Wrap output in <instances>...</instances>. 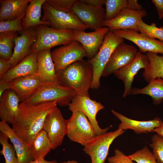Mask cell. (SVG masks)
Wrapping results in <instances>:
<instances>
[{
	"mask_svg": "<svg viewBox=\"0 0 163 163\" xmlns=\"http://www.w3.org/2000/svg\"><path fill=\"white\" fill-rule=\"evenodd\" d=\"M149 64V60L146 54L138 52L131 62L113 73L115 76L122 80L124 84L123 98L132 94L134 77L140 70L147 68Z\"/></svg>",
	"mask_w": 163,
	"mask_h": 163,
	"instance_id": "16",
	"label": "cell"
},
{
	"mask_svg": "<svg viewBox=\"0 0 163 163\" xmlns=\"http://www.w3.org/2000/svg\"><path fill=\"white\" fill-rule=\"evenodd\" d=\"M67 120V135L72 141L85 146L95 137V131L87 117L82 112H72Z\"/></svg>",
	"mask_w": 163,
	"mask_h": 163,
	"instance_id": "7",
	"label": "cell"
},
{
	"mask_svg": "<svg viewBox=\"0 0 163 163\" xmlns=\"http://www.w3.org/2000/svg\"><path fill=\"white\" fill-rule=\"evenodd\" d=\"M8 139L5 134L0 132V143L2 147L0 153L4 156L5 163H18L14 148L12 144L8 142Z\"/></svg>",
	"mask_w": 163,
	"mask_h": 163,
	"instance_id": "32",
	"label": "cell"
},
{
	"mask_svg": "<svg viewBox=\"0 0 163 163\" xmlns=\"http://www.w3.org/2000/svg\"><path fill=\"white\" fill-rule=\"evenodd\" d=\"M128 8L136 10L142 9V6L138 2L137 0H128Z\"/></svg>",
	"mask_w": 163,
	"mask_h": 163,
	"instance_id": "42",
	"label": "cell"
},
{
	"mask_svg": "<svg viewBox=\"0 0 163 163\" xmlns=\"http://www.w3.org/2000/svg\"><path fill=\"white\" fill-rule=\"evenodd\" d=\"M25 12L17 18L5 21H0V33L10 32H20L25 31L21 24L22 20Z\"/></svg>",
	"mask_w": 163,
	"mask_h": 163,
	"instance_id": "35",
	"label": "cell"
},
{
	"mask_svg": "<svg viewBox=\"0 0 163 163\" xmlns=\"http://www.w3.org/2000/svg\"><path fill=\"white\" fill-rule=\"evenodd\" d=\"M128 156L131 160L137 163H159L153 153L146 146Z\"/></svg>",
	"mask_w": 163,
	"mask_h": 163,
	"instance_id": "34",
	"label": "cell"
},
{
	"mask_svg": "<svg viewBox=\"0 0 163 163\" xmlns=\"http://www.w3.org/2000/svg\"><path fill=\"white\" fill-rule=\"evenodd\" d=\"M0 131L12 143L15 151L18 163H29L34 160L30 146L11 128L7 123L0 121Z\"/></svg>",
	"mask_w": 163,
	"mask_h": 163,
	"instance_id": "20",
	"label": "cell"
},
{
	"mask_svg": "<svg viewBox=\"0 0 163 163\" xmlns=\"http://www.w3.org/2000/svg\"><path fill=\"white\" fill-rule=\"evenodd\" d=\"M31 0H0V21L15 19L25 12Z\"/></svg>",
	"mask_w": 163,
	"mask_h": 163,
	"instance_id": "26",
	"label": "cell"
},
{
	"mask_svg": "<svg viewBox=\"0 0 163 163\" xmlns=\"http://www.w3.org/2000/svg\"><path fill=\"white\" fill-rule=\"evenodd\" d=\"M56 72L63 69L71 64L87 57L82 45L74 40L70 44L55 49L51 52Z\"/></svg>",
	"mask_w": 163,
	"mask_h": 163,
	"instance_id": "11",
	"label": "cell"
},
{
	"mask_svg": "<svg viewBox=\"0 0 163 163\" xmlns=\"http://www.w3.org/2000/svg\"><path fill=\"white\" fill-rule=\"evenodd\" d=\"M106 0H79L88 5L95 7H102L105 5Z\"/></svg>",
	"mask_w": 163,
	"mask_h": 163,
	"instance_id": "41",
	"label": "cell"
},
{
	"mask_svg": "<svg viewBox=\"0 0 163 163\" xmlns=\"http://www.w3.org/2000/svg\"><path fill=\"white\" fill-rule=\"evenodd\" d=\"M138 52L136 48L132 45L124 42L119 44L113 52L102 76H109L130 63L135 59Z\"/></svg>",
	"mask_w": 163,
	"mask_h": 163,
	"instance_id": "12",
	"label": "cell"
},
{
	"mask_svg": "<svg viewBox=\"0 0 163 163\" xmlns=\"http://www.w3.org/2000/svg\"><path fill=\"white\" fill-rule=\"evenodd\" d=\"M139 32L153 39H157L163 41V26L158 27L155 23L150 25L145 23L141 19L138 25Z\"/></svg>",
	"mask_w": 163,
	"mask_h": 163,
	"instance_id": "33",
	"label": "cell"
},
{
	"mask_svg": "<svg viewBox=\"0 0 163 163\" xmlns=\"http://www.w3.org/2000/svg\"><path fill=\"white\" fill-rule=\"evenodd\" d=\"M34 28L37 38L31 46L32 52L37 53L56 46L66 45L74 40V30L56 29L45 24L38 25Z\"/></svg>",
	"mask_w": 163,
	"mask_h": 163,
	"instance_id": "4",
	"label": "cell"
},
{
	"mask_svg": "<svg viewBox=\"0 0 163 163\" xmlns=\"http://www.w3.org/2000/svg\"><path fill=\"white\" fill-rule=\"evenodd\" d=\"M109 31V29L106 27L90 32L74 30V40L78 41L82 45L86 52L88 60L90 59L98 52L106 35Z\"/></svg>",
	"mask_w": 163,
	"mask_h": 163,
	"instance_id": "17",
	"label": "cell"
},
{
	"mask_svg": "<svg viewBox=\"0 0 163 163\" xmlns=\"http://www.w3.org/2000/svg\"><path fill=\"white\" fill-rule=\"evenodd\" d=\"M21 33L20 35L15 37L13 40L14 44V51L8 61L11 68L32 53L31 46L37 39V35L34 27Z\"/></svg>",
	"mask_w": 163,
	"mask_h": 163,
	"instance_id": "18",
	"label": "cell"
},
{
	"mask_svg": "<svg viewBox=\"0 0 163 163\" xmlns=\"http://www.w3.org/2000/svg\"><path fill=\"white\" fill-rule=\"evenodd\" d=\"M9 83L10 89L14 91L21 102L29 99L44 83L37 74L19 77Z\"/></svg>",
	"mask_w": 163,
	"mask_h": 163,
	"instance_id": "19",
	"label": "cell"
},
{
	"mask_svg": "<svg viewBox=\"0 0 163 163\" xmlns=\"http://www.w3.org/2000/svg\"><path fill=\"white\" fill-rule=\"evenodd\" d=\"M111 111L121 122L118 126V129L124 130L131 129L137 134L152 132L154 129L160 126L163 122L158 117L146 121L136 120L127 117L113 110H111Z\"/></svg>",
	"mask_w": 163,
	"mask_h": 163,
	"instance_id": "22",
	"label": "cell"
},
{
	"mask_svg": "<svg viewBox=\"0 0 163 163\" xmlns=\"http://www.w3.org/2000/svg\"><path fill=\"white\" fill-rule=\"evenodd\" d=\"M37 53L32 52L0 77V81L10 82L21 77L37 74Z\"/></svg>",
	"mask_w": 163,
	"mask_h": 163,
	"instance_id": "21",
	"label": "cell"
},
{
	"mask_svg": "<svg viewBox=\"0 0 163 163\" xmlns=\"http://www.w3.org/2000/svg\"><path fill=\"white\" fill-rule=\"evenodd\" d=\"M152 132L156 133L157 134L163 138V122L160 126L154 129Z\"/></svg>",
	"mask_w": 163,
	"mask_h": 163,
	"instance_id": "45",
	"label": "cell"
},
{
	"mask_svg": "<svg viewBox=\"0 0 163 163\" xmlns=\"http://www.w3.org/2000/svg\"><path fill=\"white\" fill-rule=\"evenodd\" d=\"M117 36L131 41L142 53H153L163 55V41L150 38L143 34L131 29L120 30L112 31Z\"/></svg>",
	"mask_w": 163,
	"mask_h": 163,
	"instance_id": "14",
	"label": "cell"
},
{
	"mask_svg": "<svg viewBox=\"0 0 163 163\" xmlns=\"http://www.w3.org/2000/svg\"><path fill=\"white\" fill-rule=\"evenodd\" d=\"M56 101L37 105L20 103L12 128L29 146L43 129L47 115L57 106Z\"/></svg>",
	"mask_w": 163,
	"mask_h": 163,
	"instance_id": "1",
	"label": "cell"
},
{
	"mask_svg": "<svg viewBox=\"0 0 163 163\" xmlns=\"http://www.w3.org/2000/svg\"><path fill=\"white\" fill-rule=\"evenodd\" d=\"M124 131L118 128L114 131L97 136L84 146L83 150L90 157L91 163H105L110 145Z\"/></svg>",
	"mask_w": 163,
	"mask_h": 163,
	"instance_id": "8",
	"label": "cell"
},
{
	"mask_svg": "<svg viewBox=\"0 0 163 163\" xmlns=\"http://www.w3.org/2000/svg\"><path fill=\"white\" fill-rule=\"evenodd\" d=\"M149 64L144 69L142 76L145 80L149 83L154 79L161 78L163 79V55L148 52L146 53Z\"/></svg>",
	"mask_w": 163,
	"mask_h": 163,
	"instance_id": "27",
	"label": "cell"
},
{
	"mask_svg": "<svg viewBox=\"0 0 163 163\" xmlns=\"http://www.w3.org/2000/svg\"><path fill=\"white\" fill-rule=\"evenodd\" d=\"M46 1L57 10L68 13H73V8L78 0H46Z\"/></svg>",
	"mask_w": 163,
	"mask_h": 163,
	"instance_id": "36",
	"label": "cell"
},
{
	"mask_svg": "<svg viewBox=\"0 0 163 163\" xmlns=\"http://www.w3.org/2000/svg\"><path fill=\"white\" fill-rule=\"evenodd\" d=\"M128 5V0H106L105 20L114 18Z\"/></svg>",
	"mask_w": 163,
	"mask_h": 163,
	"instance_id": "31",
	"label": "cell"
},
{
	"mask_svg": "<svg viewBox=\"0 0 163 163\" xmlns=\"http://www.w3.org/2000/svg\"><path fill=\"white\" fill-rule=\"evenodd\" d=\"M108 163H135L128 157L118 149L114 151V155L107 158Z\"/></svg>",
	"mask_w": 163,
	"mask_h": 163,
	"instance_id": "38",
	"label": "cell"
},
{
	"mask_svg": "<svg viewBox=\"0 0 163 163\" xmlns=\"http://www.w3.org/2000/svg\"><path fill=\"white\" fill-rule=\"evenodd\" d=\"M132 94L148 95L152 98L154 104H159L163 99V79L158 78L151 81L143 88L133 89Z\"/></svg>",
	"mask_w": 163,
	"mask_h": 163,
	"instance_id": "28",
	"label": "cell"
},
{
	"mask_svg": "<svg viewBox=\"0 0 163 163\" xmlns=\"http://www.w3.org/2000/svg\"><path fill=\"white\" fill-rule=\"evenodd\" d=\"M56 74L59 84L72 89L77 95L90 97L88 91L92 82L93 71L88 60L76 61L56 71Z\"/></svg>",
	"mask_w": 163,
	"mask_h": 163,
	"instance_id": "2",
	"label": "cell"
},
{
	"mask_svg": "<svg viewBox=\"0 0 163 163\" xmlns=\"http://www.w3.org/2000/svg\"><path fill=\"white\" fill-rule=\"evenodd\" d=\"M158 12L160 19L163 18V0H152Z\"/></svg>",
	"mask_w": 163,
	"mask_h": 163,
	"instance_id": "39",
	"label": "cell"
},
{
	"mask_svg": "<svg viewBox=\"0 0 163 163\" xmlns=\"http://www.w3.org/2000/svg\"><path fill=\"white\" fill-rule=\"evenodd\" d=\"M51 49L37 53V74L44 83L57 82L55 66L52 60Z\"/></svg>",
	"mask_w": 163,
	"mask_h": 163,
	"instance_id": "24",
	"label": "cell"
},
{
	"mask_svg": "<svg viewBox=\"0 0 163 163\" xmlns=\"http://www.w3.org/2000/svg\"><path fill=\"white\" fill-rule=\"evenodd\" d=\"M152 142L149 145L153 149L157 161L159 163H163V138L155 134L152 137Z\"/></svg>",
	"mask_w": 163,
	"mask_h": 163,
	"instance_id": "37",
	"label": "cell"
},
{
	"mask_svg": "<svg viewBox=\"0 0 163 163\" xmlns=\"http://www.w3.org/2000/svg\"><path fill=\"white\" fill-rule=\"evenodd\" d=\"M17 32L0 33V58L9 61L11 57L14 38L18 36Z\"/></svg>",
	"mask_w": 163,
	"mask_h": 163,
	"instance_id": "30",
	"label": "cell"
},
{
	"mask_svg": "<svg viewBox=\"0 0 163 163\" xmlns=\"http://www.w3.org/2000/svg\"><path fill=\"white\" fill-rule=\"evenodd\" d=\"M0 100L1 121L12 124L18 111L20 99L14 91L9 89L5 92Z\"/></svg>",
	"mask_w": 163,
	"mask_h": 163,
	"instance_id": "23",
	"label": "cell"
},
{
	"mask_svg": "<svg viewBox=\"0 0 163 163\" xmlns=\"http://www.w3.org/2000/svg\"><path fill=\"white\" fill-rule=\"evenodd\" d=\"M123 42V39L110 31L106 35L97 54L88 60L92 66L93 71L91 88L97 89L100 87L101 78L113 52L118 45Z\"/></svg>",
	"mask_w": 163,
	"mask_h": 163,
	"instance_id": "5",
	"label": "cell"
},
{
	"mask_svg": "<svg viewBox=\"0 0 163 163\" xmlns=\"http://www.w3.org/2000/svg\"><path fill=\"white\" fill-rule=\"evenodd\" d=\"M29 146L34 160L44 158L52 149L50 141L43 129L37 135Z\"/></svg>",
	"mask_w": 163,
	"mask_h": 163,
	"instance_id": "29",
	"label": "cell"
},
{
	"mask_svg": "<svg viewBox=\"0 0 163 163\" xmlns=\"http://www.w3.org/2000/svg\"><path fill=\"white\" fill-rule=\"evenodd\" d=\"M46 0H31L27 7L25 15L22 21V26L24 30L41 24L48 26V22L40 20L41 9Z\"/></svg>",
	"mask_w": 163,
	"mask_h": 163,
	"instance_id": "25",
	"label": "cell"
},
{
	"mask_svg": "<svg viewBox=\"0 0 163 163\" xmlns=\"http://www.w3.org/2000/svg\"><path fill=\"white\" fill-rule=\"evenodd\" d=\"M42 9L43 15L41 20L48 22V26L52 28L82 31L89 28L74 14L57 10L46 1L43 4Z\"/></svg>",
	"mask_w": 163,
	"mask_h": 163,
	"instance_id": "6",
	"label": "cell"
},
{
	"mask_svg": "<svg viewBox=\"0 0 163 163\" xmlns=\"http://www.w3.org/2000/svg\"><path fill=\"white\" fill-rule=\"evenodd\" d=\"M73 13L89 28L94 30L103 27L105 9L102 7L88 5L78 0Z\"/></svg>",
	"mask_w": 163,
	"mask_h": 163,
	"instance_id": "15",
	"label": "cell"
},
{
	"mask_svg": "<svg viewBox=\"0 0 163 163\" xmlns=\"http://www.w3.org/2000/svg\"><path fill=\"white\" fill-rule=\"evenodd\" d=\"M43 129L46 132L54 150L61 145L67 134V120L65 119L56 106L46 116Z\"/></svg>",
	"mask_w": 163,
	"mask_h": 163,
	"instance_id": "9",
	"label": "cell"
},
{
	"mask_svg": "<svg viewBox=\"0 0 163 163\" xmlns=\"http://www.w3.org/2000/svg\"><path fill=\"white\" fill-rule=\"evenodd\" d=\"M76 95L72 89L62 86L57 82L44 83L41 85L24 104L37 105L56 101L61 106H68Z\"/></svg>",
	"mask_w": 163,
	"mask_h": 163,
	"instance_id": "3",
	"label": "cell"
},
{
	"mask_svg": "<svg viewBox=\"0 0 163 163\" xmlns=\"http://www.w3.org/2000/svg\"><path fill=\"white\" fill-rule=\"evenodd\" d=\"M29 163H58L56 160L51 161H47L44 158H39L34 160Z\"/></svg>",
	"mask_w": 163,
	"mask_h": 163,
	"instance_id": "44",
	"label": "cell"
},
{
	"mask_svg": "<svg viewBox=\"0 0 163 163\" xmlns=\"http://www.w3.org/2000/svg\"><path fill=\"white\" fill-rule=\"evenodd\" d=\"M60 163H78V162L75 160H68L62 162Z\"/></svg>",
	"mask_w": 163,
	"mask_h": 163,
	"instance_id": "46",
	"label": "cell"
},
{
	"mask_svg": "<svg viewBox=\"0 0 163 163\" xmlns=\"http://www.w3.org/2000/svg\"><path fill=\"white\" fill-rule=\"evenodd\" d=\"M147 14L144 9L134 10L126 8L123 9L114 18L105 20L103 27H108L110 31L131 29L139 32L138 25L142 18Z\"/></svg>",
	"mask_w": 163,
	"mask_h": 163,
	"instance_id": "13",
	"label": "cell"
},
{
	"mask_svg": "<svg viewBox=\"0 0 163 163\" xmlns=\"http://www.w3.org/2000/svg\"><path fill=\"white\" fill-rule=\"evenodd\" d=\"M9 89H10L9 82L0 81V98L5 91Z\"/></svg>",
	"mask_w": 163,
	"mask_h": 163,
	"instance_id": "43",
	"label": "cell"
},
{
	"mask_svg": "<svg viewBox=\"0 0 163 163\" xmlns=\"http://www.w3.org/2000/svg\"><path fill=\"white\" fill-rule=\"evenodd\" d=\"M71 112L80 111L87 117L91 124L97 136L107 132L110 127L101 128L96 119L98 112L104 107L101 103L91 99L90 97L76 95L68 105Z\"/></svg>",
	"mask_w": 163,
	"mask_h": 163,
	"instance_id": "10",
	"label": "cell"
},
{
	"mask_svg": "<svg viewBox=\"0 0 163 163\" xmlns=\"http://www.w3.org/2000/svg\"><path fill=\"white\" fill-rule=\"evenodd\" d=\"M11 68L8 61L0 58V77L6 73Z\"/></svg>",
	"mask_w": 163,
	"mask_h": 163,
	"instance_id": "40",
	"label": "cell"
}]
</instances>
